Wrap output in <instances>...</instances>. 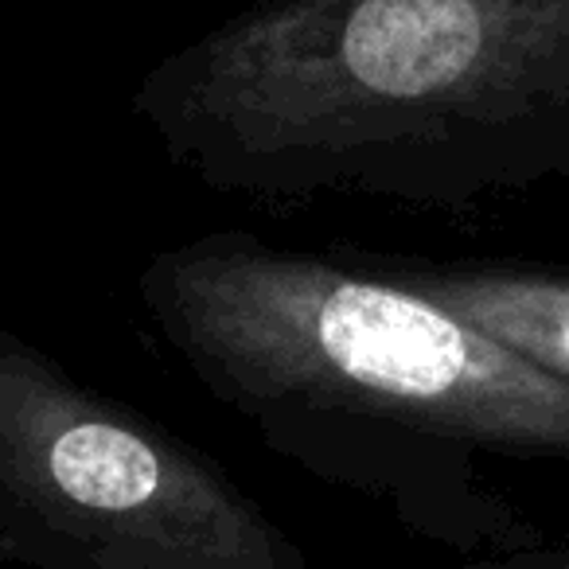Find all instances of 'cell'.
<instances>
[{"mask_svg":"<svg viewBox=\"0 0 569 569\" xmlns=\"http://www.w3.org/2000/svg\"><path fill=\"white\" fill-rule=\"evenodd\" d=\"M137 301L172 363L273 457L460 558L550 542L488 465L569 472V382L387 261L211 230L152 253Z\"/></svg>","mask_w":569,"mask_h":569,"instance_id":"1","label":"cell"},{"mask_svg":"<svg viewBox=\"0 0 569 569\" xmlns=\"http://www.w3.org/2000/svg\"><path fill=\"white\" fill-rule=\"evenodd\" d=\"M176 172L465 211L569 183V0H250L137 82Z\"/></svg>","mask_w":569,"mask_h":569,"instance_id":"2","label":"cell"},{"mask_svg":"<svg viewBox=\"0 0 569 569\" xmlns=\"http://www.w3.org/2000/svg\"><path fill=\"white\" fill-rule=\"evenodd\" d=\"M0 558L17 569H312L207 452L0 328Z\"/></svg>","mask_w":569,"mask_h":569,"instance_id":"3","label":"cell"},{"mask_svg":"<svg viewBox=\"0 0 569 569\" xmlns=\"http://www.w3.org/2000/svg\"><path fill=\"white\" fill-rule=\"evenodd\" d=\"M410 293L569 382V266L538 261H387Z\"/></svg>","mask_w":569,"mask_h":569,"instance_id":"4","label":"cell"},{"mask_svg":"<svg viewBox=\"0 0 569 569\" xmlns=\"http://www.w3.org/2000/svg\"><path fill=\"white\" fill-rule=\"evenodd\" d=\"M452 569H569V546L542 542L530 550L496 553V558H460Z\"/></svg>","mask_w":569,"mask_h":569,"instance_id":"5","label":"cell"}]
</instances>
